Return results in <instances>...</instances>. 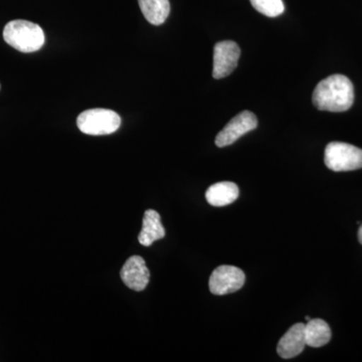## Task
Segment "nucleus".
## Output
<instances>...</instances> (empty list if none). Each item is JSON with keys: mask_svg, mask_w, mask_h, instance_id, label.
Wrapping results in <instances>:
<instances>
[{"mask_svg": "<svg viewBox=\"0 0 362 362\" xmlns=\"http://www.w3.org/2000/svg\"><path fill=\"white\" fill-rule=\"evenodd\" d=\"M306 320H307V321L311 320L310 317L307 316V317H306Z\"/></svg>", "mask_w": 362, "mask_h": 362, "instance_id": "dca6fc26", "label": "nucleus"}, {"mask_svg": "<svg viewBox=\"0 0 362 362\" xmlns=\"http://www.w3.org/2000/svg\"><path fill=\"white\" fill-rule=\"evenodd\" d=\"M240 56V49L233 40H223L214 45V78H223L235 70Z\"/></svg>", "mask_w": 362, "mask_h": 362, "instance_id": "0eeeda50", "label": "nucleus"}, {"mask_svg": "<svg viewBox=\"0 0 362 362\" xmlns=\"http://www.w3.org/2000/svg\"><path fill=\"white\" fill-rule=\"evenodd\" d=\"M165 237V230L162 226L159 214L154 209L145 211L143 218L142 230L138 235V240L144 247H149L156 240Z\"/></svg>", "mask_w": 362, "mask_h": 362, "instance_id": "9d476101", "label": "nucleus"}, {"mask_svg": "<svg viewBox=\"0 0 362 362\" xmlns=\"http://www.w3.org/2000/svg\"><path fill=\"white\" fill-rule=\"evenodd\" d=\"M246 281L244 272L237 267L220 266L214 270L209 278V290L214 295L230 294L239 291Z\"/></svg>", "mask_w": 362, "mask_h": 362, "instance_id": "39448f33", "label": "nucleus"}, {"mask_svg": "<svg viewBox=\"0 0 362 362\" xmlns=\"http://www.w3.org/2000/svg\"><path fill=\"white\" fill-rule=\"evenodd\" d=\"M331 339V330L322 319H313L305 324V341L310 347H322Z\"/></svg>", "mask_w": 362, "mask_h": 362, "instance_id": "f8f14e48", "label": "nucleus"}, {"mask_svg": "<svg viewBox=\"0 0 362 362\" xmlns=\"http://www.w3.org/2000/svg\"><path fill=\"white\" fill-rule=\"evenodd\" d=\"M252 7L268 18H277L285 11L282 0H250Z\"/></svg>", "mask_w": 362, "mask_h": 362, "instance_id": "4468645a", "label": "nucleus"}, {"mask_svg": "<svg viewBox=\"0 0 362 362\" xmlns=\"http://www.w3.org/2000/svg\"><path fill=\"white\" fill-rule=\"evenodd\" d=\"M258 119L252 112L243 111L226 124V127L216 137V145L220 148L237 141L243 135L256 129Z\"/></svg>", "mask_w": 362, "mask_h": 362, "instance_id": "423d86ee", "label": "nucleus"}, {"mask_svg": "<svg viewBox=\"0 0 362 362\" xmlns=\"http://www.w3.org/2000/svg\"><path fill=\"white\" fill-rule=\"evenodd\" d=\"M358 240H359V243H361V244L362 245V225H361V228H359V230H358Z\"/></svg>", "mask_w": 362, "mask_h": 362, "instance_id": "2eb2a0df", "label": "nucleus"}, {"mask_svg": "<svg viewBox=\"0 0 362 362\" xmlns=\"http://www.w3.org/2000/svg\"><path fill=\"white\" fill-rule=\"evenodd\" d=\"M143 16L153 25H160L170 13L169 0H138Z\"/></svg>", "mask_w": 362, "mask_h": 362, "instance_id": "ddd939ff", "label": "nucleus"}, {"mask_svg": "<svg viewBox=\"0 0 362 362\" xmlns=\"http://www.w3.org/2000/svg\"><path fill=\"white\" fill-rule=\"evenodd\" d=\"M306 346L305 341V324L297 323L293 325L281 338L278 343L277 352L279 356L284 359L296 357L303 351Z\"/></svg>", "mask_w": 362, "mask_h": 362, "instance_id": "1a4fd4ad", "label": "nucleus"}, {"mask_svg": "<svg viewBox=\"0 0 362 362\" xmlns=\"http://www.w3.org/2000/svg\"><path fill=\"white\" fill-rule=\"evenodd\" d=\"M77 125L84 134L109 135L120 128L121 118L116 112L108 109H90L78 115Z\"/></svg>", "mask_w": 362, "mask_h": 362, "instance_id": "7ed1b4c3", "label": "nucleus"}, {"mask_svg": "<svg viewBox=\"0 0 362 362\" xmlns=\"http://www.w3.org/2000/svg\"><path fill=\"white\" fill-rule=\"evenodd\" d=\"M324 162L335 173L362 168V150L349 143L331 142L324 152Z\"/></svg>", "mask_w": 362, "mask_h": 362, "instance_id": "20e7f679", "label": "nucleus"}, {"mask_svg": "<svg viewBox=\"0 0 362 362\" xmlns=\"http://www.w3.org/2000/svg\"><path fill=\"white\" fill-rule=\"evenodd\" d=\"M240 190L235 183L223 181L207 188L206 202L213 206H226L237 201Z\"/></svg>", "mask_w": 362, "mask_h": 362, "instance_id": "9b49d317", "label": "nucleus"}, {"mask_svg": "<svg viewBox=\"0 0 362 362\" xmlns=\"http://www.w3.org/2000/svg\"><path fill=\"white\" fill-rule=\"evenodd\" d=\"M312 102L318 110L345 112L354 102V87L346 76H329L318 83L312 95Z\"/></svg>", "mask_w": 362, "mask_h": 362, "instance_id": "f257e3e1", "label": "nucleus"}, {"mask_svg": "<svg viewBox=\"0 0 362 362\" xmlns=\"http://www.w3.org/2000/svg\"><path fill=\"white\" fill-rule=\"evenodd\" d=\"M120 277L124 284L131 290L140 292L146 289L149 283L150 272L145 259L140 256L130 257L122 267Z\"/></svg>", "mask_w": 362, "mask_h": 362, "instance_id": "6e6552de", "label": "nucleus"}, {"mask_svg": "<svg viewBox=\"0 0 362 362\" xmlns=\"http://www.w3.org/2000/svg\"><path fill=\"white\" fill-rule=\"evenodd\" d=\"M4 39L21 52L39 51L45 40L44 30L39 25L23 20L9 21L4 30Z\"/></svg>", "mask_w": 362, "mask_h": 362, "instance_id": "f03ea898", "label": "nucleus"}]
</instances>
